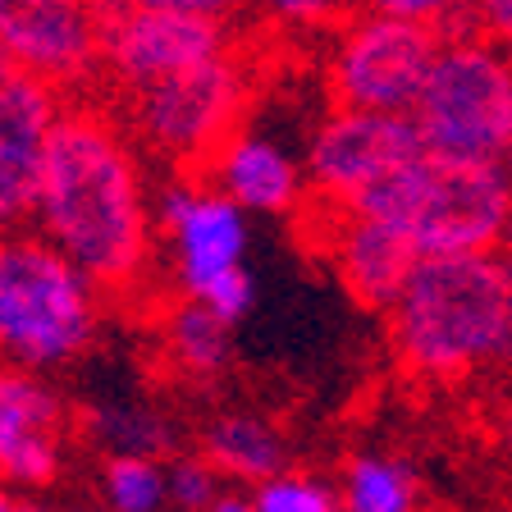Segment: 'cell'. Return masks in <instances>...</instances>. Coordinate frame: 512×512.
Instances as JSON below:
<instances>
[{
    "mask_svg": "<svg viewBox=\"0 0 512 512\" xmlns=\"http://www.w3.org/2000/svg\"><path fill=\"white\" fill-rule=\"evenodd\" d=\"M37 234L51 238L96 288H133L147 270V188L119 119L60 106L42 151Z\"/></svg>",
    "mask_w": 512,
    "mask_h": 512,
    "instance_id": "6da1fadb",
    "label": "cell"
},
{
    "mask_svg": "<svg viewBox=\"0 0 512 512\" xmlns=\"http://www.w3.org/2000/svg\"><path fill=\"white\" fill-rule=\"evenodd\" d=\"M394 348L426 380L512 366V261L494 252L421 256L389 307Z\"/></svg>",
    "mask_w": 512,
    "mask_h": 512,
    "instance_id": "7a4b0ae2",
    "label": "cell"
},
{
    "mask_svg": "<svg viewBox=\"0 0 512 512\" xmlns=\"http://www.w3.org/2000/svg\"><path fill=\"white\" fill-rule=\"evenodd\" d=\"M348 211L380 215L407 229L421 256L494 252L512 215V170L426 151L412 165L371 183Z\"/></svg>",
    "mask_w": 512,
    "mask_h": 512,
    "instance_id": "3957f363",
    "label": "cell"
},
{
    "mask_svg": "<svg viewBox=\"0 0 512 512\" xmlns=\"http://www.w3.org/2000/svg\"><path fill=\"white\" fill-rule=\"evenodd\" d=\"M412 119L430 156L512 165V51L471 23L444 32Z\"/></svg>",
    "mask_w": 512,
    "mask_h": 512,
    "instance_id": "277c9868",
    "label": "cell"
},
{
    "mask_svg": "<svg viewBox=\"0 0 512 512\" xmlns=\"http://www.w3.org/2000/svg\"><path fill=\"white\" fill-rule=\"evenodd\" d=\"M96 284L51 238L0 234V352L32 371L74 362L92 343Z\"/></svg>",
    "mask_w": 512,
    "mask_h": 512,
    "instance_id": "5b68a950",
    "label": "cell"
},
{
    "mask_svg": "<svg viewBox=\"0 0 512 512\" xmlns=\"http://www.w3.org/2000/svg\"><path fill=\"white\" fill-rule=\"evenodd\" d=\"M439 46L444 32L426 23L371 10L348 14L330 51L334 101L357 110H384V115H412Z\"/></svg>",
    "mask_w": 512,
    "mask_h": 512,
    "instance_id": "8992f818",
    "label": "cell"
},
{
    "mask_svg": "<svg viewBox=\"0 0 512 512\" xmlns=\"http://www.w3.org/2000/svg\"><path fill=\"white\" fill-rule=\"evenodd\" d=\"M128 96H133V128L147 147L170 160H211V151L238 128V115L247 106V74L229 46Z\"/></svg>",
    "mask_w": 512,
    "mask_h": 512,
    "instance_id": "52a82bcc",
    "label": "cell"
},
{
    "mask_svg": "<svg viewBox=\"0 0 512 512\" xmlns=\"http://www.w3.org/2000/svg\"><path fill=\"white\" fill-rule=\"evenodd\" d=\"M416 156H426V142L412 115L339 106L316 124L302 170H307V192L320 206L348 211L371 183L412 165Z\"/></svg>",
    "mask_w": 512,
    "mask_h": 512,
    "instance_id": "ba28073f",
    "label": "cell"
},
{
    "mask_svg": "<svg viewBox=\"0 0 512 512\" xmlns=\"http://www.w3.org/2000/svg\"><path fill=\"white\" fill-rule=\"evenodd\" d=\"M101 69L124 92L170 78L179 69L229 51V23L192 10H160V5H101Z\"/></svg>",
    "mask_w": 512,
    "mask_h": 512,
    "instance_id": "9c48e42d",
    "label": "cell"
},
{
    "mask_svg": "<svg viewBox=\"0 0 512 512\" xmlns=\"http://www.w3.org/2000/svg\"><path fill=\"white\" fill-rule=\"evenodd\" d=\"M101 0H0V55L55 87L101 69Z\"/></svg>",
    "mask_w": 512,
    "mask_h": 512,
    "instance_id": "30bf717a",
    "label": "cell"
},
{
    "mask_svg": "<svg viewBox=\"0 0 512 512\" xmlns=\"http://www.w3.org/2000/svg\"><path fill=\"white\" fill-rule=\"evenodd\" d=\"M243 206L229 202L220 188L197 179L165 183L156 202V220L170 234L174 252V279H179L183 298H197L215 275L229 266H243L247 252V220Z\"/></svg>",
    "mask_w": 512,
    "mask_h": 512,
    "instance_id": "8fae6325",
    "label": "cell"
},
{
    "mask_svg": "<svg viewBox=\"0 0 512 512\" xmlns=\"http://www.w3.org/2000/svg\"><path fill=\"white\" fill-rule=\"evenodd\" d=\"M60 115V87L0 55V229L28 220L37 206L42 151Z\"/></svg>",
    "mask_w": 512,
    "mask_h": 512,
    "instance_id": "7c38bea8",
    "label": "cell"
},
{
    "mask_svg": "<svg viewBox=\"0 0 512 512\" xmlns=\"http://www.w3.org/2000/svg\"><path fill=\"white\" fill-rule=\"evenodd\" d=\"M330 261L357 307L389 311L403 298L407 279H412L416 261H421V247L412 243L407 229L380 220V215L334 211Z\"/></svg>",
    "mask_w": 512,
    "mask_h": 512,
    "instance_id": "4fadbf2b",
    "label": "cell"
},
{
    "mask_svg": "<svg viewBox=\"0 0 512 512\" xmlns=\"http://www.w3.org/2000/svg\"><path fill=\"white\" fill-rule=\"evenodd\" d=\"M64 407L32 366H0V480L51 485L60 471Z\"/></svg>",
    "mask_w": 512,
    "mask_h": 512,
    "instance_id": "5bb4252c",
    "label": "cell"
},
{
    "mask_svg": "<svg viewBox=\"0 0 512 512\" xmlns=\"http://www.w3.org/2000/svg\"><path fill=\"white\" fill-rule=\"evenodd\" d=\"M206 183L256 215H288L307 197V170L266 133H229L206 160Z\"/></svg>",
    "mask_w": 512,
    "mask_h": 512,
    "instance_id": "9a60e30c",
    "label": "cell"
},
{
    "mask_svg": "<svg viewBox=\"0 0 512 512\" xmlns=\"http://www.w3.org/2000/svg\"><path fill=\"white\" fill-rule=\"evenodd\" d=\"M206 458L215 462V471H229L238 480H266L275 471H284V439L270 421L261 416H220L202 439Z\"/></svg>",
    "mask_w": 512,
    "mask_h": 512,
    "instance_id": "2e32d148",
    "label": "cell"
},
{
    "mask_svg": "<svg viewBox=\"0 0 512 512\" xmlns=\"http://www.w3.org/2000/svg\"><path fill=\"white\" fill-rule=\"evenodd\" d=\"M165 348H170L174 366H183V371L215 375L224 362H229V348H234L229 320L215 316L206 302L188 298L170 311V320H165Z\"/></svg>",
    "mask_w": 512,
    "mask_h": 512,
    "instance_id": "e0dca14e",
    "label": "cell"
},
{
    "mask_svg": "<svg viewBox=\"0 0 512 512\" xmlns=\"http://www.w3.org/2000/svg\"><path fill=\"white\" fill-rule=\"evenodd\" d=\"M339 512H416L412 471L389 458H357L343 471Z\"/></svg>",
    "mask_w": 512,
    "mask_h": 512,
    "instance_id": "ac0fdd59",
    "label": "cell"
},
{
    "mask_svg": "<svg viewBox=\"0 0 512 512\" xmlns=\"http://www.w3.org/2000/svg\"><path fill=\"white\" fill-rule=\"evenodd\" d=\"M101 494L110 512H160L165 508V467L147 453H115L101 471Z\"/></svg>",
    "mask_w": 512,
    "mask_h": 512,
    "instance_id": "d6986e66",
    "label": "cell"
},
{
    "mask_svg": "<svg viewBox=\"0 0 512 512\" xmlns=\"http://www.w3.org/2000/svg\"><path fill=\"white\" fill-rule=\"evenodd\" d=\"M96 430H101V439L115 453H147V458H156V453H165L174 444L170 426L156 412H142V407H106L96 416Z\"/></svg>",
    "mask_w": 512,
    "mask_h": 512,
    "instance_id": "ffe728a7",
    "label": "cell"
},
{
    "mask_svg": "<svg viewBox=\"0 0 512 512\" xmlns=\"http://www.w3.org/2000/svg\"><path fill=\"white\" fill-rule=\"evenodd\" d=\"M256 512H339V494L316 476L298 471H275V476L256 480Z\"/></svg>",
    "mask_w": 512,
    "mask_h": 512,
    "instance_id": "44dd1931",
    "label": "cell"
},
{
    "mask_svg": "<svg viewBox=\"0 0 512 512\" xmlns=\"http://www.w3.org/2000/svg\"><path fill=\"white\" fill-rule=\"evenodd\" d=\"M256 14L275 28L288 32H325V28H339L357 5L352 0H247Z\"/></svg>",
    "mask_w": 512,
    "mask_h": 512,
    "instance_id": "7402d4cb",
    "label": "cell"
},
{
    "mask_svg": "<svg viewBox=\"0 0 512 512\" xmlns=\"http://www.w3.org/2000/svg\"><path fill=\"white\" fill-rule=\"evenodd\" d=\"M165 499L179 512H206L220 499V471L206 458H179L165 467Z\"/></svg>",
    "mask_w": 512,
    "mask_h": 512,
    "instance_id": "603a6c76",
    "label": "cell"
},
{
    "mask_svg": "<svg viewBox=\"0 0 512 512\" xmlns=\"http://www.w3.org/2000/svg\"><path fill=\"white\" fill-rule=\"evenodd\" d=\"M352 5L371 14H389V19L426 23V28H439V32L467 28V14H471V0H352Z\"/></svg>",
    "mask_w": 512,
    "mask_h": 512,
    "instance_id": "cb8c5ba5",
    "label": "cell"
},
{
    "mask_svg": "<svg viewBox=\"0 0 512 512\" xmlns=\"http://www.w3.org/2000/svg\"><path fill=\"white\" fill-rule=\"evenodd\" d=\"M252 298H256V288H252V275H247L243 266H229L224 275H215L211 284L197 293V302H206V307H211L215 316H224L229 325L252 311Z\"/></svg>",
    "mask_w": 512,
    "mask_h": 512,
    "instance_id": "d4e9b609",
    "label": "cell"
},
{
    "mask_svg": "<svg viewBox=\"0 0 512 512\" xmlns=\"http://www.w3.org/2000/svg\"><path fill=\"white\" fill-rule=\"evenodd\" d=\"M467 23L512 51V0H471Z\"/></svg>",
    "mask_w": 512,
    "mask_h": 512,
    "instance_id": "484cf974",
    "label": "cell"
},
{
    "mask_svg": "<svg viewBox=\"0 0 512 512\" xmlns=\"http://www.w3.org/2000/svg\"><path fill=\"white\" fill-rule=\"evenodd\" d=\"M101 5H160V10H192V14H211V19H234L247 0H101Z\"/></svg>",
    "mask_w": 512,
    "mask_h": 512,
    "instance_id": "4316f807",
    "label": "cell"
},
{
    "mask_svg": "<svg viewBox=\"0 0 512 512\" xmlns=\"http://www.w3.org/2000/svg\"><path fill=\"white\" fill-rule=\"evenodd\" d=\"M499 448H503V458H508V467H512V398L499 412Z\"/></svg>",
    "mask_w": 512,
    "mask_h": 512,
    "instance_id": "83f0119b",
    "label": "cell"
},
{
    "mask_svg": "<svg viewBox=\"0 0 512 512\" xmlns=\"http://www.w3.org/2000/svg\"><path fill=\"white\" fill-rule=\"evenodd\" d=\"M206 512H256L252 499H215Z\"/></svg>",
    "mask_w": 512,
    "mask_h": 512,
    "instance_id": "f1b7e54d",
    "label": "cell"
},
{
    "mask_svg": "<svg viewBox=\"0 0 512 512\" xmlns=\"http://www.w3.org/2000/svg\"><path fill=\"white\" fill-rule=\"evenodd\" d=\"M499 252L512 261V215H508V224H503V238H499Z\"/></svg>",
    "mask_w": 512,
    "mask_h": 512,
    "instance_id": "f546056e",
    "label": "cell"
},
{
    "mask_svg": "<svg viewBox=\"0 0 512 512\" xmlns=\"http://www.w3.org/2000/svg\"><path fill=\"white\" fill-rule=\"evenodd\" d=\"M5 512H42V508H32V503H10Z\"/></svg>",
    "mask_w": 512,
    "mask_h": 512,
    "instance_id": "4dcf8cb0",
    "label": "cell"
},
{
    "mask_svg": "<svg viewBox=\"0 0 512 512\" xmlns=\"http://www.w3.org/2000/svg\"><path fill=\"white\" fill-rule=\"evenodd\" d=\"M10 503H14V499H10V494H5V490H0V512L10 508Z\"/></svg>",
    "mask_w": 512,
    "mask_h": 512,
    "instance_id": "1f68e13d",
    "label": "cell"
}]
</instances>
